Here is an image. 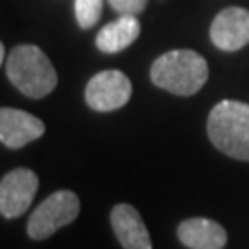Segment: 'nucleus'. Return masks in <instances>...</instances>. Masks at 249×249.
<instances>
[{"label":"nucleus","instance_id":"obj_1","mask_svg":"<svg viewBox=\"0 0 249 249\" xmlns=\"http://www.w3.org/2000/svg\"><path fill=\"white\" fill-rule=\"evenodd\" d=\"M151 81L178 96H192L209 78V65L194 50H172L151 65Z\"/></svg>","mask_w":249,"mask_h":249},{"label":"nucleus","instance_id":"obj_2","mask_svg":"<svg viewBox=\"0 0 249 249\" xmlns=\"http://www.w3.org/2000/svg\"><path fill=\"white\" fill-rule=\"evenodd\" d=\"M207 133L222 153L249 160V106L236 100L220 102L209 115Z\"/></svg>","mask_w":249,"mask_h":249},{"label":"nucleus","instance_id":"obj_3","mask_svg":"<svg viewBox=\"0 0 249 249\" xmlns=\"http://www.w3.org/2000/svg\"><path fill=\"white\" fill-rule=\"evenodd\" d=\"M9 81L28 98H45L57 85L55 69L36 45L15 46L6 63Z\"/></svg>","mask_w":249,"mask_h":249},{"label":"nucleus","instance_id":"obj_4","mask_svg":"<svg viewBox=\"0 0 249 249\" xmlns=\"http://www.w3.org/2000/svg\"><path fill=\"white\" fill-rule=\"evenodd\" d=\"M80 214V197L72 190H57L48 196L28 220V236L32 240H45L61 227L72 223Z\"/></svg>","mask_w":249,"mask_h":249},{"label":"nucleus","instance_id":"obj_5","mask_svg":"<svg viewBox=\"0 0 249 249\" xmlns=\"http://www.w3.org/2000/svg\"><path fill=\"white\" fill-rule=\"evenodd\" d=\"M131 81L120 71H104L92 76L85 87V100L90 109L107 113L124 107L131 98Z\"/></svg>","mask_w":249,"mask_h":249},{"label":"nucleus","instance_id":"obj_6","mask_svg":"<svg viewBox=\"0 0 249 249\" xmlns=\"http://www.w3.org/2000/svg\"><path fill=\"white\" fill-rule=\"evenodd\" d=\"M39 188V179L30 168H17L8 172L0 181V213L13 220L30 209Z\"/></svg>","mask_w":249,"mask_h":249},{"label":"nucleus","instance_id":"obj_7","mask_svg":"<svg viewBox=\"0 0 249 249\" xmlns=\"http://www.w3.org/2000/svg\"><path fill=\"white\" fill-rule=\"evenodd\" d=\"M214 46L225 52H236L249 45V11L244 8L222 9L211 24Z\"/></svg>","mask_w":249,"mask_h":249},{"label":"nucleus","instance_id":"obj_8","mask_svg":"<svg viewBox=\"0 0 249 249\" xmlns=\"http://www.w3.org/2000/svg\"><path fill=\"white\" fill-rule=\"evenodd\" d=\"M45 133V124L37 116L20 109H0V141L8 148H22Z\"/></svg>","mask_w":249,"mask_h":249},{"label":"nucleus","instance_id":"obj_9","mask_svg":"<svg viewBox=\"0 0 249 249\" xmlns=\"http://www.w3.org/2000/svg\"><path fill=\"white\" fill-rule=\"evenodd\" d=\"M111 225L124 249H151L150 232L139 211L127 203H118L111 211Z\"/></svg>","mask_w":249,"mask_h":249},{"label":"nucleus","instance_id":"obj_10","mask_svg":"<svg viewBox=\"0 0 249 249\" xmlns=\"http://www.w3.org/2000/svg\"><path fill=\"white\" fill-rule=\"evenodd\" d=\"M178 236L190 249H223L227 232L220 223L207 218H190L178 227Z\"/></svg>","mask_w":249,"mask_h":249},{"label":"nucleus","instance_id":"obj_11","mask_svg":"<svg viewBox=\"0 0 249 249\" xmlns=\"http://www.w3.org/2000/svg\"><path fill=\"white\" fill-rule=\"evenodd\" d=\"M141 36V22L137 15H120V17L102 28L96 36L98 50L106 53H116L133 45Z\"/></svg>","mask_w":249,"mask_h":249},{"label":"nucleus","instance_id":"obj_12","mask_svg":"<svg viewBox=\"0 0 249 249\" xmlns=\"http://www.w3.org/2000/svg\"><path fill=\"white\" fill-rule=\"evenodd\" d=\"M104 0H76V20L83 30L92 28L102 17Z\"/></svg>","mask_w":249,"mask_h":249},{"label":"nucleus","instance_id":"obj_13","mask_svg":"<svg viewBox=\"0 0 249 249\" xmlns=\"http://www.w3.org/2000/svg\"><path fill=\"white\" fill-rule=\"evenodd\" d=\"M107 2L120 15H139L148 4V0H107Z\"/></svg>","mask_w":249,"mask_h":249},{"label":"nucleus","instance_id":"obj_14","mask_svg":"<svg viewBox=\"0 0 249 249\" xmlns=\"http://www.w3.org/2000/svg\"><path fill=\"white\" fill-rule=\"evenodd\" d=\"M4 59H6V46L0 45V61L4 63Z\"/></svg>","mask_w":249,"mask_h":249}]
</instances>
